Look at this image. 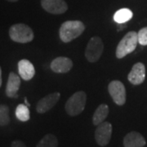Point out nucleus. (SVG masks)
Here are the masks:
<instances>
[{
	"label": "nucleus",
	"instance_id": "24",
	"mask_svg": "<svg viewBox=\"0 0 147 147\" xmlns=\"http://www.w3.org/2000/svg\"><path fill=\"white\" fill-rule=\"evenodd\" d=\"M7 1H8V2H11V3H14V2H17L18 0H7Z\"/></svg>",
	"mask_w": 147,
	"mask_h": 147
},
{
	"label": "nucleus",
	"instance_id": "12",
	"mask_svg": "<svg viewBox=\"0 0 147 147\" xmlns=\"http://www.w3.org/2000/svg\"><path fill=\"white\" fill-rule=\"evenodd\" d=\"M21 86V78L14 72H11L8 75V79L6 86L5 93L7 97L17 98V92L20 89Z\"/></svg>",
	"mask_w": 147,
	"mask_h": 147
},
{
	"label": "nucleus",
	"instance_id": "23",
	"mask_svg": "<svg viewBox=\"0 0 147 147\" xmlns=\"http://www.w3.org/2000/svg\"><path fill=\"white\" fill-rule=\"evenodd\" d=\"M25 103H26V105L27 106H28V107L30 106V103L28 102V100H27V98H26V97L25 98Z\"/></svg>",
	"mask_w": 147,
	"mask_h": 147
},
{
	"label": "nucleus",
	"instance_id": "2",
	"mask_svg": "<svg viewBox=\"0 0 147 147\" xmlns=\"http://www.w3.org/2000/svg\"><path fill=\"white\" fill-rule=\"evenodd\" d=\"M87 101V95L84 91H79L74 93L69 98L65 109L69 116H77L84 111Z\"/></svg>",
	"mask_w": 147,
	"mask_h": 147
},
{
	"label": "nucleus",
	"instance_id": "6",
	"mask_svg": "<svg viewBox=\"0 0 147 147\" xmlns=\"http://www.w3.org/2000/svg\"><path fill=\"white\" fill-rule=\"evenodd\" d=\"M108 91L114 102L118 105H123L126 102V89L119 80H113L108 85Z\"/></svg>",
	"mask_w": 147,
	"mask_h": 147
},
{
	"label": "nucleus",
	"instance_id": "10",
	"mask_svg": "<svg viewBox=\"0 0 147 147\" xmlns=\"http://www.w3.org/2000/svg\"><path fill=\"white\" fill-rule=\"evenodd\" d=\"M146 78V67L142 62L136 63L127 75L128 81L133 85L142 84Z\"/></svg>",
	"mask_w": 147,
	"mask_h": 147
},
{
	"label": "nucleus",
	"instance_id": "21",
	"mask_svg": "<svg viewBox=\"0 0 147 147\" xmlns=\"http://www.w3.org/2000/svg\"><path fill=\"white\" fill-rule=\"evenodd\" d=\"M11 147H27L26 145L20 140H15L11 142Z\"/></svg>",
	"mask_w": 147,
	"mask_h": 147
},
{
	"label": "nucleus",
	"instance_id": "1",
	"mask_svg": "<svg viewBox=\"0 0 147 147\" xmlns=\"http://www.w3.org/2000/svg\"><path fill=\"white\" fill-rule=\"evenodd\" d=\"M85 30L84 24L80 21H66L60 27L59 35L64 42H71L79 37Z\"/></svg>",
	"mask_w": 147,
	"mask_h": 147
},
{
	"label": "nucleus",
	"instance_id": "22",
	"mask_svg": "<svg viewBox=\"0 0 147 147\" xmlns=\"http://www.w3.org/2000/svg\"><path fill=\"white\" fill-rule=\"evenodd\" d=\"M2 84H3V79H2V69L0 67V88L2 86Z\"/></svg>",
	"mask_w": 147,
	"mask_h": 147
},
{
	"label": "nucleus",
	"instance_id": "14",
	"mask_svg": "<svg viewBox=\"0 0 147 147\" xmlns=\"http://www.w3.org/2000/svg\"><path fill=\"white\" fill-rule=\"evenodd\" d=\"M146 144V139L137 131H131L123 138L124 147H143Z\"/></svg>",
	"mask_w": 147,
	"mask_h": 147
},
{
	"label": "nucleus",
	"instance_id": "16",
	"mask_svg": "<svg viewBox=\"0 0 147 147\" xmlns=\"http://www.w3.org/2000/svg\"><path fill=\"white\" fill-rule=\"evenodd\" d=\"M133 16V13L128 8H121L118 10L114 15V20L118 24L126 23L129 20H131Z\"/></svg>",
	"mask_w": 147,
	"mask_h": 147
},
{
	"label": "nucleus",
	"instance_id": "11",
	"mask_svg": "<svg viewBox=\"0 0 147 147\" xmlns=\"http://www.w3.org/2000/svg\"><path fill=\"white\" fill-rule=\"evenodd\" d=\"M51 69L57 74H65L73 67V61L71 59L65 57H59L55 58L51 63Z\"/></svg>",
	"mask_w": 147,
	"mask_h": 147
},
{
	"label": "nucleus",
	"instance_id": "4",
	"mask_svg": "<svg viewBox=\"0 0 147 147\" xmlns=\"http://www.w3.org/2000/svg\"><path fill=\"white\" fill-rule=\"evenodd\" d=\"M10 38L16 42H30L34 38V32L30 27L26 24H15L9 29Z\"/></svg>",
	"mask_w": 147,
	"mask_h": 147
},
{
	"label": "nucleus",
	"instance_id": "7",
	"mask_svg": "<svg viewBox=\"0 0 147 147\" xmlns=\"http://www.w3.org/2000/svg\"><path fill=\"white\" fill-rule=\"evenodd\" d=\"M112 135V125L109 122H102L95 131V140L100 146H105L109 144Z\"/></svg>",
	"mask_w": 147,
	"mask_h": 147
},
{
	"label": "nucleus",
	"instance_id": "9",
	"mask_svg": "<svg viewBox=\"0 0 147 147\" xmlns=\"http://www.w3.org/2000/svg\"><path fill=\"white\" fill-rule=\"evenodd\" d=\"M60 97H61L60 92H53L42 97L37 103L36 111L38 114L46 113L57 105Z\"/></svg>",
	"mask_w": 147,
	"mask_h": 147
},
{
	"label": "nucleus",
	"instance_id": "17",
	"mask_svg": "<svg viewBox=\"0 0 147 147\" xmlns=\"http://www.w3.org/2000/svg\"><path fill=\"white\" fill-rule=\"evenodd\" d=\"M58 140L53 134L48 133L42 137L37 144L36 147H57Z\"/></svg>",
	"mask_w": 147,
	"mask_h": 147
},
{
	"label": "nucleus",
	"instance_id": "18",
	"mask_svg": "<svg viewBox=\"0 0 147 147\" xmlns=\"http://www.w3.org/2000/svg\"><path fill=\"white\" fill-rule=\"evenodd\" d=\"M16 117L21 122H27L30 119V112L26 105L20 104L16 108Z\"/></svg>",
	"mask_w": 147,
	"mask_h": 147
},
{
	"label": "nucleus",
	"instance_id": "5",
	"mask_svg": "<svg viewBox=\"0 0 147 147\" xmlns=\"http://www.w3.org/2000/svg\"><path fill=\"white\" fill-rule=\"evenodd\" d=\"M104 51L103 42L100 37L94 36L89 40L85 50V57L87 60L91 62L94 63L99 61Z\"/></svg>",
	"mask_w": 147,
	"mask_h": 147
},
{
	"label": "nucleus",
	"instance_id": "13",
	"mask_svg": "<svg viewBox=\"0 0 147 147\" xmlns=\"http://www.w3.org/2000/svg\"><path fill=\"white\" fill-rule=\"evenodd\" d=\"M18 72L21 79L29 81L34 78L35 74V69L29 60L22 59L18 62Z\"/></svg>",
	"mask_w": 147,
	"mask_h": 147
},
{
	"label": "nucleus",
	"instance_id": "8",
	"mask_svg": "<svg viewBox=\"0 0 147 147\" xmlns=\"http://www.w3.org/2000/svg\"><path fill=\"white\" fill-rule=\"evenodd\" d=\"M41 6L44 10L54 15H60L68 10L65 0H41Z\"/></svg>",
	"mask_w": 147,
	"mask_h": 147
},
{
	"label": "nucleus",
	"instance_id": "3",
	"mask_svg": "<svg viewBox=\"0 0 147 147\" xmlns=\"http://www.w3.org/2000/svg\"><path fill=\"white\" fill-rule=\"evenodd\" d=\"M137 33L135 31H130L126 34L121 39L116 47V57L122 59L127 55L131 53L137 46Z\"/></svg>",
	"mask_w": 147,
	"mask_h": 147
},
{
	"label": "nucleus",
	"instance_id": "15",
	"mask_svg": "<svg viewBox=\"0 0 147 147\" xmlns=\"http://www.w3.org/2000/svg\"><path fill=\"white\" fill-rule=\"evenodd\" d=\"M109 115V106L106 104H100L96 110H95L92 116V123L93 124L97 126L102 122H104Z\"/></svg>",
	"mask_w": 147,
	"mask_h": 147
},
{
	"label": "nucleus",
	"instance_id": "20",
	"mask_svg": "<svg viewBox=\"0 0 147 147\" xmlns=\"http://www.w3.org/2000/svg\"><path fill=\"white\" fill-rule=\"evenodd\" d=\"M137 39L138 42L143 45L146 46L147 45V27H144L141 29L139 32L137 33Z\"/></svg>",
	"mask_w": 147,
	"mask_h": 147
},
{
	"label": "nucleus",
	"instance_id": "19",
	"mask_svg": "<svg viewBox=\"0 0 147 147\" xmlns=\"http://www.w3.org/2000/svg\"><path fill=\"white\" fill-rule=\"evenodd\" d=\"M9 107L7 105H0V127L7 126L10 123Z\"/></svg>",
	"mask_w": 147,
	"mask_h": 147
}]
</instances>
